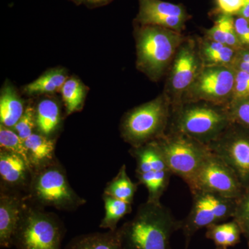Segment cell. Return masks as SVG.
Returning <instances> with one entry per match:
<instances>
[{
    "label": "cell",
    "instance_id": "cell-28",
    "mask_svg": "<svg viewBox=\"0 0 249 249\" xmlns=\"http://www.w3.org/2000/svg\"><path fill=\"white\" fill-rule=\"evenodd\" d=\"M36 127V108L29 104L26 107L22 117L13 129L24 141L34 133Z\"/></svg>",
    "mask_w": 249,
    "mask_h": 249
},
{
    "label": "cell",
    "instance_id": "cell-38",
    "mask_svg": "<svg viewBox=\"0 0 249 249\" xmlns=\"http://www.w3.org/2000/svg\"></svg>",
    "mask_w": 249,
    "mask_h": 249
},
{
    "label": "cell",
    "instance_id": "cell-30",
    "mask_svg": "<svg viewBox=\"0 0 249 249\" xmlns=\"http://www.w3.org/2000/svg\"><path fill=\"white\" fill-rule=\"evenodd\" d=\"M229 109L232 122L249 130V98L229 105Z\"/></svg>",
    "mask_w": 249,
    "mask_h": 249
},
{
    "label": "cell",
    "instance_id": "cell-9",
    "mask_svg": "<svg viewBox=\"0 0 249 249\" xmlns=\"http://www.w3.org/2000/svg\"><path fill=\"white\" fill-rule=\"evenodd\" d=\"M235 78V70L232 67L203 65L180 103L203 101L229 107Z\"/></svg>",
    "mask_w": 249,
    "mask_h": 249
},
{
    "label": "cell",
    "instance_id": "cell-17",
    "mask_svg": "<svg viewBox=\"0 0 249 249\" xmlns=\"http://www.w3.org/2000/svg\"><path fill=\"white\" fill-rule=\"evenodd\" d=\"M24 143L32 172L57 160L55 156V139L34 132L24 140Z\"/></svg>",
    "mask_w": 249,
    "mask_h": 249
},
{
    "label": "cell",
    "instance_id": "cell-16",
    "mask_svg": "<svg viewBox=\"0 0 249 249\" xmlns=\"http://www.w3.org/2000/svg\"><path fill=\"white\" fill-rule=\"evenodd\" d=\"M32 170L21 156L0 150V178L1 187L11 191L26 192L30 186Z\"/></svg>",
    "mask_w": 249,
    "mask_h": 249
},
{
    "label": "cell",
    "instance_id": "cell-27",
    "mask_svg": "<svg viewBox=\"0 0 249 249\" xmlns=\"http://www.w3.org/2000/svg\"><path fill=\"white\" fill-rule=\"evenodd\" d=\"M232 218L249 244V187L246 188L245 193L236 201L235 212Z\"/></svg>",
    "mask_w": 249,
    "mask_h": 249
},
{
    "label": "cell",
    "instance_id": "cell-3",
    "mask_svg": "<svg viewBox=\"0 0 249 249\" xmlns=\"http://www.w3.org/2000/svg\"><path fill=\"white\" fill-rule=\"evenodd\" d=\"M185 39L176 31L140 25L135 31L137 68L152 81H158L168 71Z\"/></svg>",
    "mask_w": 249,
    "mask_h": 249
},
{
    "label": "cell",
    "instance_id": "cell-20",
    "mask_svg": "<svg viewBox=\"0 0 249 249\" xmlns=\"http://www.w3.org/2000/svg\"><path fill=\"white\" fill-rule=\"evenodd\" d=\"M64 249H124L117 232L83 234L72 239Z\"/></svg>",
    "mask_w": 249,
    "mask_h": 249
},
{
    "label": "cell",
    "instance_id": "cell-6",
    "mask_svg": "<svg viewBox=\"0 0 249 249\" xmlns=\"http://www.w3.org/2000/svg\"><path fill=\"white\" fill-rule=\"evenodd\" d=\"M65 225L56 214L26 202L13 246L16 249H62Z\"/></svg>",
    "mask_w": 249,
    "mask_h": 249
},
{
    "label": "cell",
    "instance_id": "cell-8",
    "mask_svg": "<svg viewBox=\"0 0 249 249\" xmlns=\"http://www.w3.org/2000/svg\"><path fill=\"white\" fill-rule=\"evenodd\" d=\"M191 194V211L181 221L180 226L186 241L185 249H188L192 237L201 229L233 217L237 201L210 192L196 191Z\"/></svg>",
    "mask_w": 249,
    "mask_h": 249
},
{
    "label": "cell",
    "instance_id": "cell-26",
    "mask_svg": "<svg viewBox=\"0 0 249 249\" xmlns=\"http://www.w3.org/2000/svg\"><path fill=\"white\" fill-rule=\"evenodd\" d=\"M0 147L2 150L14 152L21 156L31 168L24 141L14 129L5 127L2 124H0Z\"/></svg>",
    "mask_w": 249,
    "mask_h": 249
},
{
    "label": "cell",
    "instance_id": "cell-24",
    "mask_svg": "<svg viewBox=\"0 0 249 249\" xmlns=\"http://www.w3.org/2000/svg\"><path fill=\"white\" fill-rule=\"evenodd\" d=\"M137 191V184L129 178L126 165L124 164L117 175L107 183L103 193L132 204Z\"/></svg>",
    "mask_w": 249,
    "mask_h": 249
},
{
    "label": "cell",
    "instance_id": "cell-12",
    "mask_svg": "<svg viewBox=\"0 0 249 249\" xmlns=\"http://www.w3.org/2000/svg\"><path fill=\"white\" fill-rule=\"evenodd\" d=\"M164 93L171 107L181 102L183 95L195 81L203 67L199 47L193 39H185L178 47L171 65Z\"/></svg>",
    "mask_w": 249,
    "mask_h": 249
},
{
    "label": "cell",
    "instance_id": "cell-35",
    "mask_svg": "<svg viewBox=\"0 0 249 249\" xmlns=\"http://www.w3.org/2000/svg\"><path fill=\"white\" fill-rule=\"evenodd\" d=\"M112 0H85L84 3L88 6L94 7V6H103L110 2Z\"/></svg>",
    "mask_w": 249,
    "mask_h": 249
},
{
    "label": "cell",
    "instance_id": "cell-14",
    "mask_svg": "<svg viewBox=\"0 0 249 249\" xmlns=\"http://www.w3.org/2000/svg\"><path fill=\"white\" fill-rule=\"evenodd\" d=\"M135 21L141 26L153 25L181 33L190 16L180 4L162 0H139Z\"/></svg>",
    "mask_w": 249,
    "mask_h": 249
},
{
    "label": "cell",
    "instance_id": "cell-32",
    "mask_svg": "<svg viewBox=\"0 0 249 249\" xmlns=\"http://www.w3.org/2000/svg\"><path fill=\"white\" fill-rule=\"evenodd\" d=\"M231 16L222 14L216 19L213 27L207 31V39L220 42L225 45L226 33L229 21L232 18Z\"/></svg>",
    "mask_w": 249,
    "mask_h": 249
},
{
    "label": "cell",
    "instance_id": "cell-5",
    "mask_svg": "<svg viewBox=\"0 0 249 249\" xmlns=\"http://www.w3.org/2000/svg\"><path fill=\"white\" fill-rule=\"evenodd\" d=\"M27 199L40 207L62 211H76L86 203L70 186L58 160L32 172Z\"/></svg>",
    "mask_w": 249,
    "mask_h": 249
},
{
    "label": "cell",
    "instance_id": "cell-22",
    "mask_svg": "<svg viewBox=\"0 0 249 249\" xmlns=\"http://www.w3.org/2000/svg\"><path fill=\"white\" fill-rule=\"evenodd\" d=\"M242 233L235 221L219 223L206 228V237L212 240L218 249H227L237 245Z\"/></svg>",
    "mask_w": 249,
    "mask_h": 249
},
{
    "label": "cell",
    "instance_id": "cell-13",
    "mask_svg": "<svg viewBox=\"0 0 249 249\" xmlns=\"http://www.w3.org/2000/svg\"><path fill=\"white\" fill-rule=\"evenodd\" d=\"M208 146L233 170L243 186L249 188V130L232 122Z\"/></svg>",
    "mask_w": 249,
    "mask_h": 249
},
{
    "label": "cell",
    "instance_id": "cell-7",
    "mask_svg": "<svg viewBox=\"0 0 249 249\" xmlns=\"http://www.w3.org/2000/svg\"><path fill=\"white\" fill-rule=\"evenodd\" d=\"M155 142L173 175L188 186L211 152L207 145L178 132L167 131Z\"/></svg>",
    "mask_w": 249,
    "mask_h": 249
},
{
    "label": "cell",
    "instance_id": "cell-23",
    "mask_svg": "<svg viewBox=\"0 0 249 249\" xmlns=\"http://www.w3.org/2000/svg\"><path fill=\"white\" fill-rule=\"evenodd\" d=\"M103 199L106 213L100 227L115 231L118 229V224L121 219L132 212V204L116 199L106 193H103Z\"/></svg>",
    "mask_w": 249,
    "mask_h": 249
},
{
    "label": "cell",
    "instance_id": "cell-10",
    "mask_svg": "<svg viewBox=\"0 0 249 249\" xmlns=\"http://www.w3.org/2000/svg\"><path fill=\"white\" fill-rule=\"evenodd\" d=\"M136 160V175L139 183L146 188L147 201L160 202L169 185L173 173L170 171L157 142H152L130 149Z\"/></svg>",
    "mask_w": 249,
    "mask_h": 249
},
{
    "label": "cell",
    "instance_id": "cell-34",
    "mask_svg": "<svg viewBox=\"0 0 249 249\" xmlns=\"http://www.w3.org/2000/svg\"><path fill=\"white\" fill-rule=\"evenodd\" d=\"M234 27L241 45L249 46V22L242 17L234 19Z\"/></svg>",
    "mask_w": 249,
    "mask_h": 249
},
{
    "label": "cell",
    "instance_id": "cell-19",
    "mask_svg": "<svg viewBox=\"0 0 249 249\" xmlns=\"http://www.w3.org/2000/svg\"><path fill=\"white\" fill-rule=\"evenodd\" d=\"M36 127L39 133L52 138L61 123L60 106L55 100L45 98L36 108Z\"/></svg>",
    "mask_w": 249,
    "mask_h": 249
},
{
    "label": "cell",
    "instance_id": "cell-11",
    "mask_svg": "<svg viewBox=\"0 0 249 249\" xmlns=\"http://www.w3.org/2000/svg\"><path fill=\"white\" fill-rule=\"evenodd\" d=\"M188 188L191 193L210 192L235 200L246 191L233 170L211 151L196 171Z\"/></svg>",
    "mask_w": 249,
    "mask_h": 249
},
{
    "label": "cell",
    "instance_id": "cell-33",
    "mask_svg": "<svg viewBox=\"0 0 249 249\" xmlns=\"http://www.w3.org/2000/svg\"><path fill=\"white\" fill-rule=\"evenodd\" d=\"M245 1L246 0H216L221 14L231 16L240 14Z\"/></svg>",
    "mask_w": 249,
    "mask_h": 249
},
{
    "label": "cell",
    "instance_id": "cell-29",
    "mask_svg": "<svg viewBox=\"0 0 249 249\" xmlns=\"http://www.w3.org/2000/svg\"><path fill=\"white\" fill-rule=\"evenodd\" d=\"M237 52L235 49L225 45L217 52L201 58L203 65H216L230 67L232 68Z\"/></svg>",
    "mask_w": 249,
    "mask_h": 249
},
{
    "label": "cell",
    "instance_id": "cell-21",
    "mask_svg": "<svg viewBox=\"0 0 249 249\" xmlns=\"http://www.w3.org/2000/svg\"><path fill=\"white\" fill-rule=\"evenodd\" d=\"M67 80L65 69L55 68L49 70L32 83L26 85L23 90L27 95L52 93L61 90Z\"/></svg>",
    "mask_w": 249,
    "mask_h": 249
},
{
    "label": "cell",
    "instance_id": "cell-25",
    "mask_svg": "<svg viewBox=\"0 0 249 249\" xmlns=\"http://www.w3.org/2000/svg\"><path fill=\"white\" fill-rule=\"evenodd\" d=\"M62 100L65 103L67 115L81 110L87 95L86 87L78 78H67L62 87Z\"/></svg>",
    "mask_w": 249,
    "mask_h": 249
},
{
    "label": "cell",
    "instance_id": "cell-37",
    "mask_svg": "<svg viewBox=\"0 0 249 249\" xmlns=\"http://www.w3.org/2000/svg\"><path fill=\"white\" fill-rule=\"evenodd\" d=\"M73 2L76 3V4H79L81 3H84L85 0H71Z\"/></svg>",
    "mask_w": 249,
    "mask_h": 249
},
{
    "label": "cell",
    "instance_id": "cell-36",
    "mask_svg": "<svg viewBox=\"0 0 249 249\" xmlns=\"http://www.w3.org/2000/svg\"><path fill=\"white\" fill-rule=\"evenodd\" d=\"M238 15L240 17L245 18L249 22V0H246L245 6Z\"/></svg>",
    "mask_w": 249,
    "mask_h": 249
},
{
    "label": "cell",
    "instance_id": "cell-31",
    "mask_svg": "<svg viewBox=\"0 0 249 249\" xmlns=\"http://www.w3.org/2000/svg\"><path fill=\"white\" fill-rule=\"evenodd\" d=\"M247 98H249V73L235 70V84L229 105Z\"/></svg>",
    "mask_w": 249,
    "mask_h": 249
},
{
    "label": "cell",
    "instance_id": "cell-2",
    "mask_svg": "<svg viewBox=\"0 0 249 249\" xmlns=\"http://www.w3.org/2000/svg\"><path fill=\"white\" fill-rule=\"evenodd\" d=\"M231 124L227 106L203 101L182 103L171 108L167 131L184 134L208 145Z\"/></svg>",
    "mask_w": 249,
    "mask_h": 249
},
{
    "label": "cell",
    "instance_id": "cell-15",
    "mask_svg": "<svg viewBox=\"0 0 249 249\" xmlns=\"http://www.w3.org/2000/svg\"><path fill=\"white\" fill-rule=\"evenodd\" d=\"M27 196L1 187L0 191V247L11 248Z\"/></svg>",
    "mask_w": 249,
    "mask_h": 249
},
{
    "label": "cell",
    "instance_id": "cell-1",
    "mask_svg": "<svg viewBox=\"0 0 249 249\" xmlns=\"http://www.w3.org/2000/svg\"><path fill=\"white\" fill-rule=\"evenodd\" d=\"M180 226L181 221L160 201H146L116 232L124 249H171L172 235Z\"/></svg>",
    "mask_w": 249,
    "mask_h": 249
},
{
    "label": "cell",
    "instance_id": "cell-4",
    "mask_svg": "<svg viewBox=\"0 0 249 249\" xmlns=\"http://www.w3.org/2000/svg\"><path fill=\"white\" fill-rule=\"evenodd\" d=\"M171 116V103L163 93L134 107L121 121V137L132 147L155 142L166 132Z\"/></svg>",
    "mask_w": 249,
    "mask_h": 249
},
{
    "label": "cell",
    "instance_id": "cell-18",
    "mask_svg": "<svg viewBox=\"0 0 249 249\" xmlns=\"http://www.w3.org/2000/svg\"><path fill=\"white\" fill-rule=\"evenodd\" d=\"M24 103L12 85L6 83L0 96V123L13 129L25 110Z\"/></svg>",
    "mask_w": 249,
    "mask_h": 249
}]
</instances>
